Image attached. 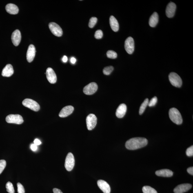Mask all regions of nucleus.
<instances>
[{"label":"nucleus","instance_id":"13","mask_svg":"<svg viewBox=\"0 0 193 193\" xmlns=\"http://www.w3.org/2000/svg\"><path fill=\"white\" fill-rule=\"evenodd\" d=\"M192 186L190 184L185 183L177 186L174 189L175 193H183L187 192L192 188Z\"/></svg>","mask_w":193,"mask_h":193},{"label":"nucleus","instance_id":"25","mask_svg":"<svg viewBox=\"0 0 193 193\" xmlns=\"http://www.w3.org/2000/svg\"><path fill=\"white\" fill-rule=\"evenodd\" d=\"M143 193H157V192L152 187L149 186H145L143 187Z\"/></svg>","mask_w":193,"mask_h":193},{"label":"nucleus","instance_id":"23","mask_svg":"<svg viewBox=\"0 0 193 193\" xmlns=\"http://www.w3.org/2000/svg\"><path fill=\"white\" fill-rule=\"evenodd\" d=\"M158 19L159 17L158 13H157L154 12L151 16L149 19V24L150 26L152 27H155L158 23Z\"/></svg>","mask_w":193,"mask_h":193},{"label":"nucleus","instance_id":"21","mask_svg":"<svg viewBox=\"0 0 193 193\" xmlns=\"http://www.w3.org/2000/svg\"><path fill=\"white\" fill-rule=\"evenodd\" d=\"M155 174L157 176L163 177H171L173 175L172 171L169 169H163L156 171Z\"/></svg>","mask_w":193,"mask_h":193},{"label":"nucleus","instance_id":"34","mask_svg":"<svg viewBox=\"0 0 193 193\" xmlns=\"http://www.w3.org/2000/svg\"><path fill=\"white\" fill-rule=\"evenodd\" d=\"M186 154L187 156L192 157L193 156V146L192 145L187 149Z\"/></svg>","mask_w":193,"mask_h":193},{"label":"nucleus","instance_id":"39","mask_svg":"<svg viewBox=\"0 0 193 193\" xmlns=\"http://www.w3.org/2000/svg\"><path fill=\"white\" fill-rule=\"evenodd\" d=\"M70 61L73 64H74L76 62V59L75 58L72 57L71 58Z\"/></svg>","mask_w":193,"mask_h":193},{"label":"nucleus","instance_id":"17","mask_svg":"<svg viewBox=\"0 0 193 193\" xmlns=\"http://www.w3.org/2000/svg\"><path fill=\"white\" fill-rule=\"evenodd\" d=\"M74 107L71 105H68L64 107L60 112L59 115L61 117H65L70 115L73 112Z\"/></svg>","mask_w":193,"mask_h":193},{"label":"nucleus","instance_id":"18","mask_svg":"<svg viewBox=\"0 0 193 193\" xmlns=\"http://www.w3.org/2000/svg\"><path fill=\"white\" fill-rule=\"evenodd\" d=\"M127 111V106L125 104H121L116 110V116L118 118H122L125 115Z\"/></svg>","mask_w":193,"mask_h":193},{"label":"nucleus","instance_id":"14","mask_svg":"<svg viewBox=\"0 0 193 193\" xmlns=\"http://www.w3.org/2000/svg\"><path fill=\"white\" fill-rule=\"evenodd\" d=\"M36 48L34 45H30L29 46L27 53V59L29 63L33 61L36 55Z\"/></svg>","mask_w":193,"mask_h":193},{"label":"nucleus","instance_id":"4","mask_svg":"<svg viewBox=\"0 0 193 193\" xmlns=\"http://www.w3.org/2000/svg\"><path fill=\"white\" fill-rule=\"evenodd\" d=\"M22 104L25 107L30 108L34 111H38L40 110L39 105L35 101L32 99H25L22 102Z\"/></svg>","mask_w":193,"mask_h":193},{"label":"nucleus","instance_id":"30","mask_svg":"<svg viewBox=\"0 0 193 193\" xmlns=\"http://www.w3.org/2000/svg\"><path fill=\"white\" fill-rule=\"evenodd\" d=\"M6 166V162L4 160H0V174L4 170Z\"/></svg>","mask_w":193,"mask_h":193},{"label":"nucleus","instance_id":"35","mask_svg":"<svg viewBox=\"0 0 193 193\" xmlns=\"http://www.w3.org/2000/svg\"><path fill=\"white\" fill-rule=\"evenodd\" d=\"M30 148L33 151H35L37 149V145H36L34 144H33L31 145Z\"/></svg>","mask_w":193,"mask_h":193},{"label":"nucleus","instance_id":"6","mask_svg":"<svg viewBox=\"0 0 193 193\" xmlns=\"http://www.w3.org/2000/svg\"><path fill=\"white\" fill-rule=\"evenodd\" d=\"M6 121L8 123L18 125L21 124L24 122L23 117L19 114H10L7 117Z\"/></svg>","mask_w":193,"mask_h":193},{"label":"nucleus","instance_id":"27","mask_svg":"<svg viewBox=\"0 0 193 193\" xmlns=\"http://www.w3.org/2000/svg\"><path fill=\"white\" fill-rule=\"evenodd\" d=\"M107 57L111 59H116L117 57V53L114 51L112 50H108L107 53Z\"/></svg>","mask_w":193,"mask_h":193},{"label":"nucleus","instance_id":"38","mask_svg":"<svg viewBox=\"0 0 193 193\" xmlns=\"http://www.w3.org/2000/svg\"><path fill=\"white\" fill-rule=\"evenodd\" d=\"M53 192L54 193H63L61 190L57 188H54L53 189Z\"/></svg>","mask_w":193,"mask_h":193},{"label":"nucleus","instance_id":"5","mask_svg":"<svg viewBox=\"0 0 193 193\" xmlns=\"http://www.w3.org/2000/svg\"><path fill=\"white\" fill-rule=\"evenodd\" d=\"M75 164L73 155L71 153H69L67 154L65 162V167L67 171H70L73 169Z\"/></svg>","mask_w":193,"mask_h":193},{"label":"nucleus","instance_id":"29","mask_svg":"<svg viewBox=\"0 0 193 193\" xmlns=\"http://www.w3.org/2000/svg\"><path fill=\"white\" fill-rule=\"evenodd\" d=\"M97 21V18L93 17L91 18L90 19V21H89V27H90V28H94L96 22Z\"/></svg>","mask_w":193,"mask_h":193},{"label":"nucleus","instance_id":"28","mask_svg":"<svg viewBox=\"0 0 193 193\" xmlns=\"http://www.w3.org/2000/svg\"><path fill=\"white\" fill-rule=\"evenodd\" d=\"M114 70V67L112 66L105 67L103 70L104 74L106 75H109Z\"/></svg>","mask_w":193,"mask_h":193},{"label":"nucleus","instance_id":"8","mask_svg":"<svg viewBox=\"0 0 193 193\" xmlns=\"http://www.w3.org/2000/svg\"><path fill=\"white\" fill-rule=\"evenodd\" d=\"M49 27L53 34L57 37H60L62 35L63 31L61 27L57 23L51 22L49 24Z\"/></svg>","mask_w":193,"mask_h":193},{"label":"nucleus","instance_id":"20","mask_svg":"<svg viewBox=\"0 0 193 193\" xmlns=\"http://www.w3.org/2000/svg\"><path fill=\"white\" fill-rule=\"evenodd\" d=\"M5 10L8 13L11 14H16L19 12V9L17 5L10 3L6 5Z\"/></svg>","mask_w":193,"mask_h":193},{"label":"nucleus","instance_id":"22","mask_svg":"<svg viewBox=\"0 0 193 193\" xmlns=\"http://www.w3.org/2000/svg\"><path fill=\"white\" fill-rule=\"evenodd\" d=\"M110 23L111 28L114 31L117 32L119 29L118 22L114 16H111L110 19Z\"/></svg>","mask_w":193,"mask_h":193},{"label":"nucleus","instance_id":"12","mask_svg":"<svg viewBox=\"0 0 193 193\" xmlns=\"http://www.w3.org/2000/svg\"><path fill=\"white\" fill-rule=\"evenodd\" d=\"M176 8V5L174 3L171 2L169 3L167 5L166 10V13L167 17L169 18L173 17L175 13Z\"/></svg>","mask_w":193,"mask_h":193},{"label":"nucleus","instance_id":"31","mask_svg":"<svg viewBox=\"0 0 193 193\" xmlns=\"http://www.w3.org/2000/svg\"><path fill=\"white\" fill-rule=\"evenodd\" d=\"M157 102V98L156 96H155L151 99L150 102H149L148 105L150 107H153L156 105Z\"/></svg>","mask_w":193,"mask_h":193},{"label":"nucleus","instance_id":"3","mask_svg":"<svg viewBox=\"0 0 193 193\" xmlns=\"http://www.w3.org/2000/svg\"><path fill=\"white\" fill-rule=\"evenodd\" d=\"M169 81L172 85L178 88L181 86L183 81L181 78L177 74L174 72L171 73L169 74Z\"/></svg>","mask_w":193,"mask_h":193},{"label":"nucleus","instance_id":"11","mask_svg":"<svg viewBox=\"0 0 193 193\" xmlns=\"http://www.w3.org/2000/svg\"><path fill=\"white\" fill-rule=\"evenodd\" d=\"M46 77L49 82L54 84L57 81V76L55 72L52 68H48L47 69L46 72Z\"/></svg>","mask_w":193,"mask_h":193},{"label":"nucleus","instance_id":"7","mask_svg":"<svg viewBox=\"0 0 193 193\" xmlns=\"http://www.w3.org/2000/svg\"><path fill=\"white\" fill-rule=\"evenodd\" d=\"M97 123V118L93 114H91L87 116L86 118V124L87 129L92 130L95 128Z\"/></svg>","mask_w":193,"mask_h":193},{"label":"nucleus","instance_id":"10","mask_svg":"<svg viewBox=\"0 0 193 193\" xmlns=\"http://www.w3.org/2000/svg\"><path fill=\"white\" fill-rule=\"evenodd\" d=\"M98 85L95 82H92L85 86L83 89V92L87 95H92L97 90Z\"/></svg>","mask_w":193,"mask_h":193},{"label":"nucleus","instance_id":"1","mask_svg":"<svg viewBox=\"0 0 193 193\" xmlns=\"http://www.w3.org/2000/svg\"><path fill=\"white\" fill-rule=\"evenodd\" d=\"M148 143V140L145 138L135 137L128 140L125 145L128 150H136L146 146Z\"/></svg>","mask_w":193,"mask_h":193},{"label":"nucleus","instance_id":"36","mask_svg":"<svg viewBox=\"0 0 193 193\" xmlns=\"http://www.w3.org/2000/svg\"><path fill=\"white\" fill-rule=\"evenodd\" d=\"M34 144L36 145H39L41 144V142L40 140L38 139H36L34 141Z\"/></svg>","mask_w":193,"mask_h":193},{"label":"nucleus","instance_id":"9","mask_svg":"<svg viewBox=\"0 0 193 193\" xmlns=\"http://www.w3.org/2000/svg\"><path fill=\"white\" fill-rule=\"evenodd\" d=\"M125 48L127 53L132 54L134 49V39L132 37H129L125 40Z\"/></svg>","mask_w":193,"mask_h":193},{"label":"nucleus","instance_id":"33","mask_svg":"<svg viewBox=\"0 0 193 193\" xmlns=\"http://www.w3.org/2000/svg\"><path fill=\"white\" fill-rule=\"evenodd\" d=\"M18 193H25V190L23 186L19 183L17 184Z\"/></svg>","mask_w":193,"mask_h":193},{"label":"nucleus","instance_id":"26","mask_svg":"<svg viewBox=\"0 0 193 193\" xmlns=\"http://www.w3.org/2000/svg\"><path fill=\"white\" fill-rule=\"evenodd\" d=\"M7 191L9 193H14L15 191L12 183L10 182H8L6 185Z\"/></svg>","mask_w":193,"mask_h":193},{"label":"nucleus","instance_id":"40","mask_svg":"<svg viewBox=\"0 0 193 193\" xmlns=\"http://www.w3.org/2000/svg\"><path fill=\"white\" fill-rule=\"evenodd\" d=\"M67 61H68V58H67V56H64L62 58V61L63 62H66Z\"/></svg>","mask_w":193,"mask_h":193},{"label":"nucleus","instance_id":"19","mask_svg":"<svg viewBox=\"0 0 193 193\" xmlns=\"http://www.w3.org/2000/svg\"><path fill=\"white\" fill-rule=\"evenodd\" d=\"M13 73L14 70L12 65L8 64L3 68L1 74L3 77H10Z\"/></svg>","mask_w":193,"mask_h":193},{"label":"nucleus","instance_id":"15","mask_svg":"<svg viewBox=\"0 0 193 193\" xmlns=\"http://www.w3.org/2000/svg\"><path fill=\"white\" fill-rule=\"evenodd\" d=\"M11 39L12 43L15 46H17L19 45L21 41V35L19 30H16L13 33Z\"/></svg>","mask_w":193,"mask_h":193},{"label":"nucleus","instance_id":"37","mask_svg":"<svg viewBox=\"0 0 193 193\" xmlns=\"http://www.w3.org/2000/svg\"><path fill=\"white\" fill-rule=\"evenodd\" d=\"M187 171L192 175H193V167H190L187 169Z\"/></svg>","mask_w":193,"mask_h":193},{"label":"nucleus","instance_id":"2","mask_svg":"<svg viewBox=\"0 0 193 193\" xmlns=\"http://www.w3.org/2000/svg\"><path fill=\"white\" fill-rule=\"evenodd\" d=\"M169 116L171 120L176 124L180 125L183 123L182 116L177 109L175 108H171L169 110Z\"/></svg>","mask_w":193,"mask_h":193},{"label":"nucleus","instance_id":"16","mask_svg":"<svg viewBox=\"0 0 193 193\" xmlns=\"http://www.w3.org/2000/svg\"><path fill=\"white\" fill-rule=\"evenodd\" d=\"M97 185L98 187L104 193H110V187L106 181L103 180H98L97 181Z\"/></svg>","mask_w":193,"mask_h":193},{"label":"nucleus","instance_id":"24","mask_svg":"<svg viewBox=\"0 0 193 193\" xmlns=\"http://www.w3.org/2000/svg\"><path fill=\"white\" fill-rule=\"evenodd\" d=\"M148 102L149 99L148 98H146V99L145 100V101H144L143 103L142 104L141 106L140 107L139 110V114L140 115H141L142 114H143L144 112L145 111V108H146L147 105H148Z\"/></svg>","mask_w":193,"mask_h":193},{"label":"nucleus","instance_id":"32","mask_svg":"<svg viewBox=\"0 0 193 193\" xmlns=\"http://www.w3.org/2000/svg\"><path fill=\"white\" fill-rule=\"evenodd\" d=\"M103 33L101 30H98L96 31L94 34V37L96 39H100L102 38Z\"/></svg>","mask_w":193,"mask_h":193}]
</instances>
